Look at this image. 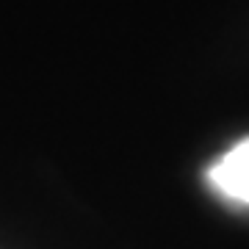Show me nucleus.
Here are the masks:
<instances>
[{
    "label": "nucleus",
    "instance_id": "1",
    "mask_svg": "<svg viewBox=\"0 0 249 249\" xmlns=\"http://www.w3.org/2000/svg\"><path fill=\"white\" fill-rule=\"evenodd\" d=\"M208 180L224 196L249 205V136L241 139L208 169Z\"/></svg>",
    "mask_w": 249,
    "mask_h": 249
}]
</instances>
